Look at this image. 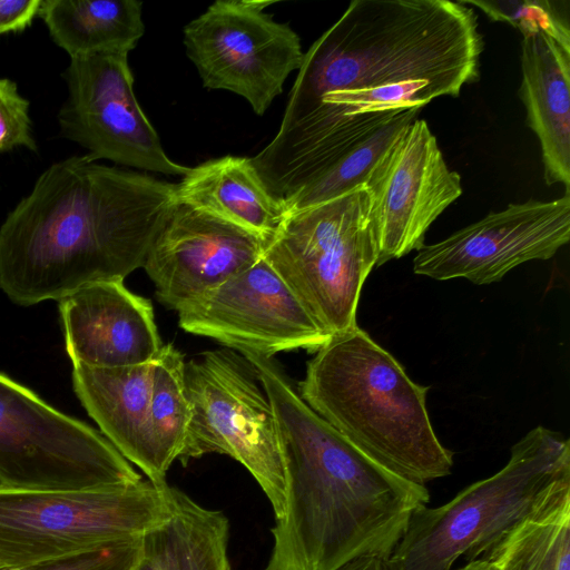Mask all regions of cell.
I'll use <instances>...</instances> for the list:
<instances>
[{"instance_id": "6da1fadb", "label": "cell", "mask_w": 570, "mask_h": 570, "mask_svg": "<svg viewBox=\"0 0 570 570\" xmlns=\"http://www.w3.org/2000/svg\"><path fill=\"white\" fill-rule=\"evenodd\" d=\"M475 10L450 0H354L304 53L281 128L422 109L480 77Z\"/></svg>"}, {"instance_id": "7a4b0ae2", "label": "cell", "mask_w": 570, "mask_h": 570, "mask_svg": "<svg viewBox=\"0 0 570 570\" xmlns=\"http://www.w3.org/2000/svg\"><path fill=\"white\" fill-rule=\"evenodd\" d=\"M176 203V184L88 155L59 160L0 226V289L31 306L122 282L142 267Z\"/></svg>"}, {"instance_id": "3957f363", "label": "cell", "mask_w": 570, "mask_h": 570, "mask_svg": "<svg viewBox=\"0 0 570 570\" xmlns=\"http://www.w3.org/2000/svg\"><path fill=\"white\" fill-rule=\"evenodd\" d=\"M273 407L287 499L272 529L265 570H337L352 560H387L430 493L383 468L301 397L272 360L242 353Z\"/></svg>"}, {"instance_id": "277c9868", "label": "cell", "mask_w": 570, "mask_h": 570, "mask_svg": "<svg viewBox=\"0 0 570 570\" xmlns=\"http://www.w3.org/2000/svg\"><path fill=\"white\" fill-rule=\"evenodd\" d=\"M302 400L358 450L415 483L446 476L453 453L440 442L426 409L429 386L363 330L333 335L299 382Z\"/></svg>"}, {"instance_id": "5b68a950", "label": "cell", "mask_w": 570, "mask_h": 570, "mask_svg": "<svg viewBox=\"0 0 570 570\" xmlns=\"http://www.w3.org/2000/svg\"><path fill=\"white\" fill-rule=\"evenodd\" d=\"M570 493V442L537 426L511 448L508 463L438 508L416 511L386 560L390 570H451L476 560L521 521Z\"/></svg>"}, {"instance_id": "8992f818", "label": "cell", "mask_w": 570, "mask_h": 570, "mask_svg": "<svg viewBox=\"0 0 570 570\" xmlns=\"http://www.w3.org/2000/svg\"><path fill=\"white\" fill-rule=\"evenodd\" d=\"M263 257L330 336L357 327L361 291L379 258L365 186L288 213Z\"/></svg>"}, {"instance_id": "52a82bcc", "label": "cell", "mask_w": 570, "mask_h": 570, "mask_svg": "<svg viewBox=\"0 0 570 570\" xmlns=\"http://www.w3.org/2000/svg\"><path fill=\"white\" fill-rule=\"evenodd\" d=\"M166 481L87 490L0 488V570L141 537L170 510Z\"/></svg>"}, {"instance_id": "ba28073f", "label": "cell", "mask_w": 570, "mask_h": 570, "mask_svg": "<svg viewBox=\"0 0 570 570\" xmlns=\"http://www.w3.org/2000/svg\"><path fill=\"white\" fill-rule=\"evenodd\" d=\"M141 480L101 432L0 373L2 488L87 490Z\"/></svg>"}, {"instance_id": "9c48e42d", "label": "cell", "mask_w": 570, "mask_h": 570, "mask_svg": "<svg viewBox=\"0 0 570 570\" xmlns=\"http://www.w3.org/2000/svg\"><path fill=\"white\" fill-rule=\"evenodd\" d=\"M191 417L178 460L208 453L239 462L267 497L275 519L287 499L286 470L271 402L245 363L227 351H207L185 364Z\"/></svg>"}, {"instance_id": "30bf717a", "label": "cell", "mask_w": 570, "mask_h": 570, "mask_svg": "<svg viewBox=\"0 0 570 570\" xmlns=\"http://www.w3.org/2000/svg\"><path fill=\"white\" fill-rule=\"evenodd\" d=\"M274 2L217 0L184 28L186 53L204 87L242 96L258 116L304 59L298 35L265 12Z\"/></svg>"}, {"instance_id": "8fae6325", "label": "cell", "mask_w": 570, "mask_h": 570, "mask_svg": "<svg viewBox=\"0 0 570 570\" xmlns=\"http://www.w3.org/2000/svg\"><path fill=\"white\" fill-rule=\"evenodd\" d=\"M62 77L68 96L58 114L60 135L95 160L166 175L188 167L173 161L134 94L128 52L70 58Z\"/></svg>"}, {"instance_id": "7c38bea8", "label": "cell", "mask_w": 570, "mask_h": 570, "mask_svg": "<svg viewBox=\"0 0 570 570\" xmlns=\"http://www.w3.org/2000/svg\"><path fill=\"white\" fill-rule=\"evenodd\" d=\"M177 312L186 332L265 357L316 352L331 338L263 256Z\"/></svg>"}, {"instance_id": "4fadbf2b", "label": "cell", "mask_w": 570, "mask_h": 570, "mask_svg": "<svg viewBox=\"0 0 570 570\" xmlns=\"http://www.w3.org/2000/svg\"><path fill=\"white\" fill-rule=\"evenodd\" d=\"M365 188L376 234V266L424 246L434 220L462 191L424 119L410 124L373 166Z\"/></svg>"}, {"instance_id": "5bb4252c", "label": "cell", "mask_w": 570, "mask_h": 570, "mask_svg": "<svg viewBox=\"0 0 570 570\" xmlns=\"http://www.w3.org/2000/svg\"><path fill=\"white\" fill-rule=\"evenodd\" d=\"M569 240L570 193L549 202L529 199L424 245L413 259V272L436 281L491 284L525 262L552 258Z\"/></svg>"}, {"instance_id": "9a60e30c", "label": "cell", "mask_w": 570, "mask_h": 570, "mask_svg": "<svg viewBox=\"0 0 570 570\" xmlns=\"http://www.w3.org/2000/svg\"><path fill=\"white\" fill-rule=\"evenodd\" d=\"M420 112L351 115L333 130L254 167L287 213L322 204L364 186L381 155Z\"/></svg>"}, {"instance_id": "2e32d148", "label": "cell", "mask_w": 570, "mask_h": 570, "mask_svg": "<svg viewBox=\"0 0 570 570\" xmlns=\"http://www.w3.org/2000/svg\"><path fill=\"white\" fill-rule=\"evenodd\" d=\"M265 247L253 232L177 200L142 267L158 301L178 311L255 264Z\"/></svg>"}, {"instance_id": "e0dca14e", "label": "cell", "mask_w": 570, "mask_h": 570, "mask_svg": "<svg viewBox=\"0 0 570 570\" xmlns=\"http://www.w3.org/2000/svg\"><path fill=\"white\" fill-rule=\"evenodd\" d=\"M67 353L73 365L114 368L145 364L163 343L151 302L121 281L97 282L59 301Z\"/></svg>"}, {"instance_id": "ac0fdd59", "label": "cell", "mask_w": 570, "mask_h": 570, "mask_svg": "<svg viewBox=\"0 0 570 570\" xmlns=\"http://www.w3.org/2000/svg\"><path fill=\"white\" fill-rule=\"evenodd\" d=\"M155 361L114 368L76 364L72 384L78 400L117 451L148 480L164 482L149 424Z\"/></svg>"}, {"instance_id": "d6986e66", "label": "cell", "mask_w": 570, "mask_h": 570, "mask_svg": "<svg viewBox=\"0 0 570 570\" xmlns=\"http://www.w3.org/2000/svg\"><path fill=\"white\" fill-rule=\"evenodd\" d=\"M518 95L537 135L547 185L570 193V51L546 33L523 37Z\"/></svg>"}, {"instance_id": "ffe728a7", "label": "cell", "mask_w": 570, "mask_h": 570, "mask_svg": "<svg viewBox=\"0 0 570 570\" xmlns=\"http://www.w3.org/2000/svg\"><path fill=\"white\" fill-rule=\"evenodd\" d=\"M176 195L183 204L253 232L266 245L288 214L247 157L225 156L189 168Z\"/></svg>"}, {"instance_id": "44dd1931", "label": "cell", "mask_w": 570, "mask_h": 570, "mask_svg": "<svg viewBox=\"0 0 570 570\" xmlns=\"http://www.w3.org/2000/svg\"><path fill=\"white\" fill-rule=\"evenodd\" d=\"M228 534L224 512L170 487L169 513L142 534L134 570H232Z\"/></svg>"}, {"instance_id": "7402d4cb", "label": "cell", "mask_w": 570, "mask_h": 570, "mask_svg": "<svg viewBox=\"0 0 570 570\" xmlns=\"http://www.w3.org/2000/svg\"><path fill=\"white\" fill-rule=\"evenodd\" d=\"M141 6L137 0H41L38 17L70 58L129 53L145 31Z\"/></svg>"}, {"instance_id": "603a6c76", "label": "cell", "mask_w": 570, "mask_h": 570, "mask_svg": "<svg viewBox=\"0 0 570 570\" xmlns=\"http://www.w3.org/2000/svg\"><path fill=\"white\" fill-rule=\"evenodd\" d=\"M481 559L498 570H570V493L521 521Z\"/></svg>"}, {"instance_id": "cb8c5ba5", "label": "cell", "mask_w": 570, "mask_h": 570, "mask_svg": "<svg viewBox=\"0 0 570 570\" xmlns=\"http://www.w3.org/2000/svg\"><path fill=\"white\" fill-rule=\"evenodd\" d=\"M185 364L181 352L170 343L163 345L155 361L149 424L157 464L165 478L181 453L191 417Z\"/></svg>"}, {"instance_id": "d4e9b609", "label": "cell", "mask_w": 570, "mask_h": 570, "mask_svg": "<svg viewBox=\"0 0 570 570\" xmlns=\"http://www.w3.org/2000/svg\"><path fill=\"white\" fill-rule=\"evenodd\" d=\"M482 10L492 21L507 22L523 37L546 33L570 51V24L562 2L549 0H460Z\"/></svg>"}, {"instance_id": "484cf974", "label": "cell", "mask_w": 570, "mask_h": 570, "mask_svg": "<svg viewBox=\"0 0 570 570\" xmlns=\"http://www.w3.org/2000/svg\"><path fill=\"white\" fill-rule=\"evenodd\" d=\"M141 537L106 543L19 570H134Z\"/></svg>"}, {"instance_id": "4316f807", "label": "cell", "mask_w": 570, "mask_h": 570, "mask_svg": "<svg viewBox=\"0 0 570 570\" xmlns=\"http://www.w3.org/2000/svg\"><path fill=\"white\" fill-rule=\"evenodd\" d=\"M24 147L37 150L29 116V101L16 82L0 78V151Z\"/></svg>"}, {"instance_id": "83f0119b", "label": "cell", "mask_w": 570, "mask_h": 570, "mask_svg": "<svg viewBox=\"0 0 570 570\" xmlns=\"http://www.w3.org/2000/svg\"><path fill=\"white\" fill-rule=\"evenodd\" d=\"M41 0H0V36L20 32L38 16Z\"/></svg>"}, {"instance_id": "f1b7e54d", "label": "cell", "mask_w": 570, "mask_h": 570, "mask_svg": "<svg viewBox=\"0 0 570 570\" xmlns=\"http://www.w3.org/2000/svg\"><path fill=\"white\" fill-rule=\"evenodd\" d=\"M337 570H390L385 559L363 557L344 564Z\"/></svg>"}, {"instance_id": "f546056e", "label": "cell", "mask_w": 570, "mask_h": 570, "mask_svg": "<svg viewBox=\"0 0 570 570\" xmlns=\"http://www.w3.org/2000/svg\"><path fill=\"white\" fill-rule=\"evenodd\" d=\"M458 570H498V569L489 560L476 559L473 561H469L464 567H461Z\"/></svg>"}, {"instance_id": "4dcf8cb0", "label": "cell", "mask_w": 570, "mask_h": 570, "mask_svg": "<svg viewBox=\"0 0 570 570\" xmlns=\"http://www.w3.org/2000/svg\"><path fill=\"white\" fill-rule=\"evenodd\" d=\"M0 488H2V484H1V482H0Z\"/></svg>"}]
</instances>
